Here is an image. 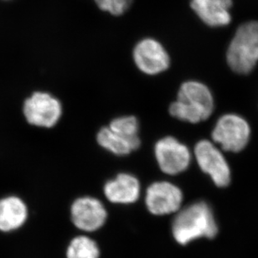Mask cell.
I'll list each match as a JSON object with an SVG mask.
<instances>
[{"label": "cell", "instance_id": "cell-1", "mask_svg": "<svg viewBox=\"0 0 258 258\" xmlns=\"http://www.w3.org/2000/svg\"><path fill=\"white\" fill-rule=\"evenodd\" d=\"M172 232L181 245L201 237L214 238L218 233V226L211 206L199 201L183 209L174 219Z\"/></svg>", "mask_w": 258, "mask_h": 258}, {"label": "cell", "instance_id": "cell-2", "mask_svg": "<svg viewBox=\"0 0 258 258\" xmlns=\"http://www.w3.org/2000/svg\"><path fill=\"white\" fill-rule=\"evenodd\" d=\"M214 111L213 95L206 85L196 81L184 82L179 88L178 99L169 107L177 119L198 123L211 117Z\"/></svg>", "mask_w": 258, "mask_h": 258}, {"label": "cell", "instance_id": "cell-3", "mask_svg": "<svg viewBox=\"0 0 258 258\" xmlns=\"http://www.w3.org/2000/svg\"><path fill=\"white\" fill-rule=\"evenodd\" d=\"M226 60L237 74H249L254 69L258 62V22H247L238 28L229 45Z\"/></svg>", "mask_w": 258, "mask_h": 258}, {"label": "cell", "instance_id": "cell-4", "mask_svg": "<svg viewBox=\"0 0 258 258\" xmlns=\"http://www.w3.org/2000/svg\"><path fill=\"white\" fill-rule=\"evenodd\" d=\"M251 127L240 115L228 113L219 118L212 131V139L226 151L238 153L248 144Z\"/></svg>", "mask_w": 258, "mask_h": 258}, {"label": "cell", "instance_id": "cell-5", "mask_svg": "<svg viewBox=\"0 0 258 258\" xmlns=\"http://www.w3.org/2000/svg\"><path fill=\"white\" fill-rule=\"evenodd\" d=\"M23 114L31 126L50 128L55 126L62 115L60 101L47 92H35L23 104Z\"/></svg>", "mask_w": 258, "mask_h": 258}, {"label": "cell", "instance_id": "cell-6", "mask_svg": "<svg viewBox=\"0 0 258 258\" xmlns=\"http://www.w3.org/2000/svg\"><path fill=\"white\" fill-rule=\"evenodd\" d=\"M195 155L201 170L211 177L216 186H228L231 183V169L213 143L209 140L198 142L195 147Z\"/></svg>", "mask_w": 258, "mask_h": 258}, {"label": "cell", "instance_id": "cell-7", "mask_svg": "<svg viewBox=\"0 0 258 258\" xmlns=\"http://www.w3.org/2000/svg\"><path fill=\"white\" fill-rule=\"evenodd\" d=\"M154 153L160 169L170 175L186 170L191 161L189 149L173 137H165L157 142Z\"/></svg>", "mask_w": 258, "mask_h": 258}, {"label": "cell", "instance_id": "cell-8", "mask_svg": "<svg viewBox=\"0 0 258 258\" xmlns=\"http://www.w3.org/2000/svg\"><path fill=\"white\" fill-rule=\"evenodd\" d=\"M182 201L181 190L169 182H155L147 189V207L152 214L156 216L176 212L180 208Z\"/></svg>", "mask_w": 258, "mask_h": 258}, {"label": "cell", "instance_id": "cell-9", "mask_svg": "<svg viewBox=\"0 0 258 258\" xmlns=\"http://www.w3.org/2000/svg\"><path fill=\"white\" fill-rule=\"evenodd\" d=\"M135 64L147 75H156L168 69L169 56L160 43L153 39H145L136 45L134 50Z\"/></svg>", "mask_w": 258, "mask_h": 258}, {"label": "cell", "instance_id": "cell-10", "mask_svg": "<svg viewBox=\"0 0 258 258\" xmlns=\"http://www.w3.org/2000/svg\"><path fill=\"white\" fill-rule=\"evenodd\" d=\"M71 215L75 226L86 231H94L102 227L107 216L103 205L92 197H82L75 201Z\"/></svg>", "mask_w": 258, "mask_h": 258}, {"label": "cell", "instance_id": "cell-11", "mask_svg": "<svg viewBox=\"0 0 258 258\" xmlns=\"http://www.w3.org/2000/svg\"><path fill=\"white\" fill-rule=\"evenodd\" d=\"M29 208L22 198L10 196L0 198V232L14 233L27 223Z\"/></svg>", "mask_w": 258, "mask_h": 258}, {"label": "cell", "instance_id": "cell-12", "mask_svg": "<svg viewBox=\"0 0 258 258\" xmlns=\"http://www.w3.org/2000/svg\"><path fill=\"white\" fill-rule=\"evenodd\" d=\"M232 0H191L192 10L205 24L216 27L231 22L229 12Z\"/></svg>", "mask_w": 258, "mask_h": 258}, {"label": "cell", "instance_id": "cell-13", "mask_svg": "<svg viewBox=\"0 0 258 258\" xmlns=\"http://www.w3.org/2000/svg\"><path fill=\"white\" fill-rule=\"evenodd\" d=\"M104 194L112 203H134L140 196V184L134 175L120 174L105 184Z\"/></svg>", "mask_w": 258, "mask_h": 258}, {"label": "cell", "instance_id": "cell-14", "mask_svg": "<svg viewBox=\"0 0 258 258\" xmlns=\"http://www.w3.org/2000/svg\"><path fill=\"white\" fill-rule=\"evenodd\" d=\"M97 143L105 149L117 155H126L137 150L140 146V140H129L116 134L109 127L100 130L97 136Z\"/></svg>", "mask_w": 258, "mask_h": 258}, {"label": "cell", "instance_id": "cell-15", "mask_svg": "<svg viewBox=\"0 0 258 258\" xmlns=\"http://www.w3.org/2000/svg\"><path fill=\"white\" fill-rule=\"evenodd\" d=\"M67 258H98L99 249L92 239L78 236L73 239L67 249Z\"/></svg>", "mask_w": 258, "mask_h": 258}, {"label": "cell", "instance_id": "cell-16", "mask_svg": "<svg viewBox=\"0 0 258 258\" xmlns=\"http://www.w3.org/2000/svg\"><path fill=\"white\" fill-rule=\"evenodd\" d=\"M110 129L129 140H139V122L136 117L133 116L121 117L112 120L109 126Z\"/></svg>", "mask_w": 258, "mask_h": 258}, {"label": "cell", "instance_id": "cell-17", "mask_svg": "<svg viewBox=\"0 0 258 258\" xmlns=\"http://www.w3.org/2000/svg\"><path fill=\"white\" fill-rule=\"evenodd\" d=\"M100 10L112 15H122L133 4L134 0H94Z\"/></svg>", "mask_w": 258, "mask_h": 258}]
</instances>
